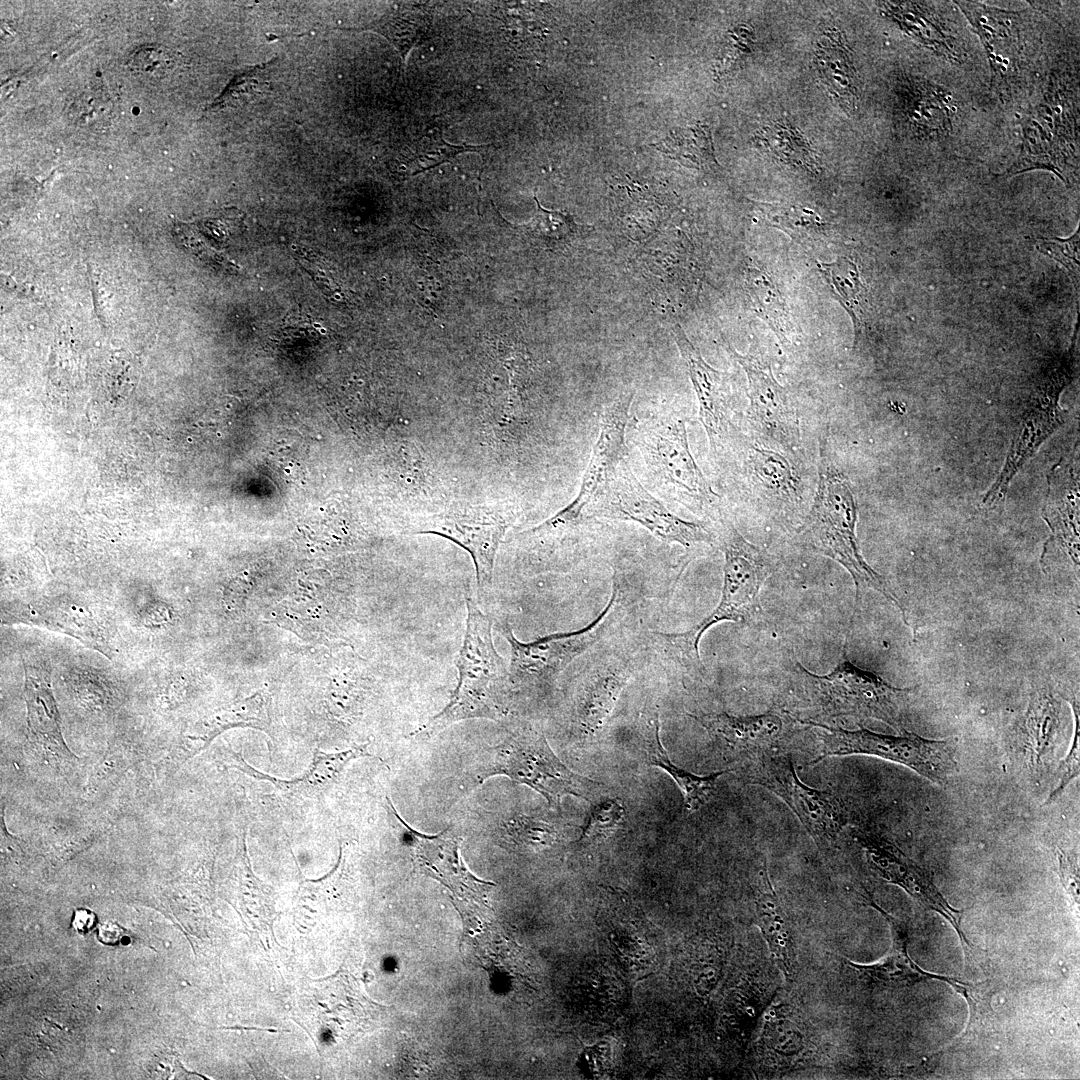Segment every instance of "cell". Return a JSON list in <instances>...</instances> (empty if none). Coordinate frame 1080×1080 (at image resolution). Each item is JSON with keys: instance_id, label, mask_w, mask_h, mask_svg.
I'll return each mask as SVG.
<instances>
[{"instance_id": "4dcf8cb0", "label": "cell", "mask_w": 1080, "mask_h": 1080, "mask_svg": "<svg viewBox=\"0 0 1080 1080\" xmlns=\"http://www.w3.org/2000/svg\"><path fill=\"white\" fill-rule=\"evenodd\" d=\"M815 64L832 98L841 107L854 109L859 98L858 79L852 54L840 31H824L816 45Z\"/></svg>"}, {"instance_id": "52a82bcc", "label": "cell", "mask_w": 1080, "mask_h": 1080, "mask_svg": "<svg viewBox=\"0 0 1080 1080\" xmlns=\"http://www.w3.org/2000/svg\"><path fill=\"white\" fill-rule=\"evenodd\" d=\"M633 442L658 491L691 509L712 507V490L690 450L686 423L678 415H654L635 423Z\"/></svg>"}, {"instance_id": "8fae6325", "label": "cell", "mask_w": 1080, "mask_h": 1080, "mask_svg": "<svg viewBox=\"0 0 1080 1080\" xmlns=\"http://www.w3.org/2000/svg\"><path fill=\"white\" fill-rule=\"evenodd\" d=\"M746 783L759 785L778 796L797 816L818 848L835 846L847 824L844 806L831 791L806 785L792 759L779 751L761 754L734 769Z\"/></svg>"}, {"instance_id": "f6af8a7d", "label": "cell", "mask_w": 1080, "mask_h": 1080, "mask_svg": "<svg viewBox=\"0 0 1080 1080\" xmlns=\"http://www.w3.org/2000/svg\"><path fill=\"white\" fill-rule=\"evenodd\" d=\"M575 226L576 224L567 215L556 211H548L542 208L539 203L537 214L527 224V228L534 235L551 240H560L566 237Z\"/></svg>"}, {"instance_id": "ba28073f", "label": "cell", "mask_w": 1080, "mask_h": 1080, "mask_svg": "<svg viewBox=\"0 0 1080 1080\" xmlns=\"http://www.w3.org/2000/svg\"><path fill=\"white\" fill-rule=\"evenodd\" d=\"M795 720L814 728L821 742L820 753L809 765L830 756L871 755L904 765L938 785H946L957 771L955 739L932 740L906 731L894 736Z\"/></svg>"}, {"instance_id": "681fc988", "label": "cell", "mask_w": 1080, "mask_h": 1080, "mask_svg": "<svg viewBox=\"0 0 1080 1080\" xmlns=\"http://www.w3.org/2000/svg\"><path fill=\"white\" fill-rule=\"evenodd\" d=\"M1058 861L1061 881L1076 902L1079 905V873L1078 867L1073 861H1071L1066 855L1058 851Z\"/></svg>"}, {"instance_id": "4316f807", "label": "cell", "mask_w": 1080, "mask_h": 1080, "mask_svg": "<svg viewBox=\"0 0 1080 1080\" xmlns=\"http://www.w3.org/2000/svg\"><path fill=\"white\" fill-rule=\"evenodd\" d=\"M635 730L648 763L663 769L681 790L686 814L689 815L703 807L712 797L719 777L728 771L696 775L671 762L661 743L659 710L655 704H645L637 719Z\"/></svg>"}, {"instance_id": "7dc6e473", "label": "cell", "mask_w": 1080, "mask_h": 1080, "mask_svg": "<svg viewBox=\"0 0 1080 1080\" xmlns=\"http://www.w3.org/2000/svg\"><path fill=\"white\" fill-rule=\"evenodd\" d=\"M110 112V100L100 90L84 93L75 102V118L85 125L98 126L103 122H107Z\"/></svg>"}, {"instance_id": "f35d334b", "label": "cell", "mask_w": 1080, "mask_h": 1080, "mask_svg": "<svg viewBox=\"0 0 1080 1080\" xmlns=\"http://www.w3.org/2000/svg\"><path fill=\"white\" fill-rule=\"evenodd\" d=\"M474 148L477 147L452 145L444 141L441 133L434 135L430 131L416 142L413 151L407 155L404 161L406 171L408 175H415L447 161L458 153L475 150Z\"/></svg>"}, {"instance_id": "e575fe53", "label": "cell", "mask_w": 1080, "mask_h": 1080, "mask_svg": "<svg viewBox=\"0 0 1080 1080\" xmlns=\"http://www.w3.org/2000/svg\"><path fill=\"white\" fill-rule=\"evenodd\" d=\"M429 17L422 10L400 5L367 25L358 28H331L342 31H371L386 38L404 61L411 49L424 36Z\"/></svg>"}, {"instance_id": "3957f363", "label": "cell", "mask_w": 1080, "mask_h": 1080, "mask_svg": "<svg viewBox=\"0 0 1080 1080\" xmlns=\"http://www.w3.org/2000/svg\"><path fill=\"white\" fill-rule=\"evenodd\" d=\"M466 607V628L456 661L457 687L449 703L420 729L421 733L433 735L467 719L508 717L512 695L509 670L494 646V621L470 597Z\"/></svg>"}, {"instance_id": "b9f144b4", "label": "cell", "mask_w": 1080, "mask_h": 1080, "mask_svg": "<svg viewBox=\"0 0 1080 1080\" xmlns=\"http://www.w3.org/2000/svg\"><path fill=\"white\" fill-rule=\"evenodd\" d=\"M175 54L159 45L142 46L130 54L127 65L135 74L150 79L163 78L176 64Z\"/></svg>"}, {"instance_id": "7402d4cb", "label": "cell", "mask_w": 1080, "mask_h": 1080, "mask_svg": "<svg viewBox=\"0 0 1080 1080\" xmlns=\"http://www.w3.org/2000/svg\"><path fill=\"white\" fill-rule=\"evenodd\" d=\"M672 331L696 393L700 421L712 450L717 451L724 443L730 425L725 376L704 360L679 324H675Z\"/></svg>"}, {"instance_id": "836d02e7", "label": "cell", "mask_w": 1080, "mask_h": 1080, "mask_svg": "<svg viewBox=\"0 0 1080 1080\" xmlns=\"http://www.w3.org/2000/svg\"><path fill=\"white\" fill-rule=\"evenodd\" d=\"M817 266L828 284L833 297L850 315L855 331V342L866 316L867 289L861 280L859 268L847 257H839L832 263L818 262Z\"/></svg>"}, {"instance_id": "83f0119b", "label": "cell", "mask_w": 1080, "mask_h": 1080, "mask_svg": "<svg viewBox=\"0 0 1080 1080\" xmlns=\"http://www.w3.org/2000/svg\"><path fill=\"white\" fill-rule=\"evenodd\" d=\"M234 754L230 767L263 781L270 782L278 790L299 799H315L337 784L350 761L370 756L367 744L356 745L348 750L327 753L316 749L308 770L300 777L283 780L260 772L252 767L240 754Z\"/></svg>"}, {"instance_id": "d6986e66", "label": "cell", "mask_w": 1080, "mask_h": 1080, "mask_svg": "<svg viewBox=\"0 0 1080 1080\" xmlns=\"http://www.w3.org/2000/svg\"><path fill=\"white\" fill-rule=\"evenodd\" d=\"M387 803L401 824L415 866L444 884L453 893L452 901L486 906L487 892L494 884L478 879L467 869L460 856L458 836L449 829L436 835L418 832L398 815L388 798Z\"/></svg>"}, {"instance_id": "484cf974", "label": "cell", "mask_w": 1080, "mask_h": 1080, "mask_svg": "<svg viewBox=\"0 0 1080 1080\" xmlns=\"http://www.w3.org/2000/svg\"><path fill=\"white\" fill-rule=\"evenodd\" d=\"M5 623H25L66 633L91 649L111 657L106 633L88 608L68 602L17 604L4 609Z\"/></svg>"}, {"instance_id": "ab89813d", "label": "cell", "mask_w": 1080, "mask_h": 1080, "mask_svg": "<svg viewBox=\"0 0 1080 1080\" xmlns=\"http://www.w3.org/2000/svg\"><path fill=\"white\" fill-rule=\"evenodd\" d=\"M271 64L272 62H267L252 66L235 75L211 109L242 104L261 94L269 83Z\"/></svg>"}, {"instance_id": "7c38bea8", "label": "cell", "mask_w": 1080, "mask_h": 1080, "mask_svg": "<svg viewBox=\"0 0 1080 1080\" xmlns=\"http://www.w3.org/2000/svg\"><path fill=\"white\" fill-rule=\"evenodd\" d=\"M632 393L621 394L601 414L600 428L577 496L541 524L526 530L534 542H551L584 521V512L610 473L625 458Z\"/></svg>"}, {"instance_id": "f546056e", "label": "cell", "mask_w": 1080, "mask_h": 1080, "mask_svg": "<svg viewBox=\"0 0 1080 1080\" xmlns=\"http://www.w3.org/2000/svg\"><path fill=\"white\" fill-rule=\"evenodd\" d=\"M881 11L927 49L945 59L959 60L956 39L927 2H883Z\"/></svg>"}, {"instance_id": "9c48e42d", "label": "cell", "mask_w": 1080, "mask_h": 1080, "mask_svg": "<svg viewBox=\"0 0 1080 1080\" xmlns=\"http://www.w3.org/2000/svg\"><path fill=\"white\" fill-rule=\"evenodd\" d=\"M591 518L637 523L659 540L686 550L716 543L715 533L707 525L682 519L652 495L635 477L626 458L587 506L584 520Z\"/></svg>"}, {"instance_id": "60d3db41", "label": "cell", "mask_w": 1080, "mask_h": 1080, "mask_svg": "<svg viewBox=\"0 0 1080 1080\" xmlns=\"http://www.w3.org/2000/svg\"><path fill=\"white\" fill-rule=\"evenodd\" d=\"M625 808L618 799H606L593 806L581 833L580 842L592 843L613 835L622 825Z\"/></svg>"}, {"instance_id": "2e32d148", "label": "cell", "mask_w": 1080, "mask_h": 1080, "mask_svg": "<svg viewBox=\"0 0 1080 1080\" xmlns=\"http://www.w3.org/2000/svg\"><path fill=\"white\" fill-rule=\"evenodd\" d=\"M853 837L863 850L867 864L874 874L901 887L922 906L945 917L956 930L967 954L971 944L962 928L964 910L955 909L948 903L934 884L931 873L881 835L857 830Z\"/></svg>"}, {"instance_id": "cb8c5ba5", "label": "cell", "mask_w": 1080, "mask_h": 1080, "mask_svg": "<svg viewBox=\"0 0 1080 1080\" xmlns=\"http://www.w3.org/2000/svg\"><path fill=\"white\" fill-rule=\"evenodd\" d=\"M755 924L767 945L771 960L787 983L798 973L794 932L786 911L771 883L766 861L757 871L752 885Z\"/></svg>"}, {"instance_id": "d590c367", "label": "cell", "mask_w": 1080, "mask_h": 1080, "mask_svg": "<svg viewBox=\"0 0 1080 1080\" xmlns=\"http://www.w3.org/2000/svg\"><path fill=\"white\" fill-rule=\"evenodd\" d=\"M745 288L754 312L771 326L782 343H786L791 324L785 302L772 279L756 268H749Z\"/></svg>"}, {"instance_id": "c3c4849f", "label": "cell", "mask_w": 1080, "mask_h": 1080, "mask_svg": "<svg viewBox=\"0 0 1080 1080\" xmlns=\"http://www.w3.org/2000/svg\"><path fill=\"white\" fill-rule=\"evenodd\" d=\"M1072 706L1075 715V733L1072 746L1070 747L1069 754L1059 767V783L1057 787L1051 792L1047 803H1051L1054 799H1056L1065 789V787L1070 783V781L1077 777L1079 774V713L1078 705H1076L1075 702L1072 703Z\"/></svg>"}, {"instance_id": "bcb514c9", "label": "cell", "mask_w": 1080, "mask_h": 1080, "mask_svg": "<svg viewBox=\"0 0 1080 1080\" xmlns=\"http://www.w3.org/2000/svg\"><path fill=\"white\" fill-rule=\"evenodd\" d=\"M754 42L753 29L748 25H739L730 31L719 60V72L721 74L727 72L732 65L751 53Z\"/></svg>"}, {"instance_id": "ac0fdd59", "label": "cell", "mask_w": 1080, "mask_h": 1080, "mask_svg": "<svg viewBox=\"0 0 1080 1080\" xmlns=\"http://www.w3.org/2000/svg\"><path fill=\"white\" fill-rule=\"evenodd\" d=\"M729 354L742 366L748 379V418L753 427L773 444L784 450L794 449L800 439L797 413L787 392L775 379L771 365L751 348L747 354L738 353L724 340Z\"/></svg>"}, {"instance_id": "816d5d0a", "label": "cell", "mask_w": 1080, "mask_h": 1080, "mask_svg": "<svg viewBox=\"0 0 1080 1080\" xmlns=\"http://www.w3.org/2000/svg\"><path fill=\"white\" fill-rule=\"evenodd\" d=\"M99 940L107 945H116L124 937V930L117 924L107 922L99 928Z\"/></svg>"}, {"instance_id": "d6a6232c", "label": "cell", "mask_w": 1080, "mask_h": 1080, "mask_svg": "<svg viewBox=\"0 0 1080 1080\" xmlns=\"http://www.w3.org/2000/svg\"><path fill=\"white\" fill-rule=\"evenodd\" d=\"M271 724V698L265 691H258L210 715L201 722L193 739L201 742L199 752L225 730L236 727H250L264 731L269 735L271 734Z\"/></svg>"}, {"instance_id": "e0dca14e", "label": "cell", "mask_w": 1080, "mask_h": 1080, "mask_svg": "<svg viewBox=\"0 0 1080 1080\" xmlns=\"http://www.w3.org/2000/svg\"><path fill=\"white\" fill-rule=\"evenodd\" d=\"M817 1037L797 1008L785 1001L771 1004L762 1016L752 1044L758 1070L780 1075L805 1066L816 1055Z\"/></svg>"}, {"instance_id": "8992f818", "label": "cell", "mask_w": 1080, "mask_h": 1080, "mask_svg": "<svg viewBox=\"0 0 1080 1080\" xmlns=\"http://www.w3.org/2000/svg\"><path fill=\"white\" fill-rule=\"evenodd\" d=\"M614 576L613 589L603 610L588 625L552 633L533 641L516 638L508 622L497 623L510 647L511 692L539 694L553 687L560 674L591 647L612 635L621 616V588Z\"/></svg>"}, {"instance_id": "6da1fadb", "label": "cell", "mask_w": 1080, "mask_h": 1080, "mask_svg": "<svg viewBox=\"0 0 1080 1080\" xmlns=\"http://www.w3.org/2000/svg\"><path fill=\"white\" fill-rule=\"evenodd\" d=\"M716 543L724 554L723 587L715 609L684 632L648 633V645L662 666L702 676L706 670L699 654L703 634L722 621L753 623L761 610L760 589L774 570L770 555L749 542L728 521H721L714 531Z\"/></svg>"}, {"instance_id": "ee69618b", "label": "cell", "mask_w": 1080, "mask_h": 1080, "mask_svg": "<svg viewBox=\"0 0 1080 1080\" xmlns=\"http://www.w3.org/2000/svg\"><path fill=\"white\" fill-rule=\"evenodd\" d=\"M1035 247L1041 253L1061 263L1079 283V230L1069 238H1036Z\"/></svg>"}, {"instance_id": "9a60e30c", "label": "cell", "mask_w": 1080, "mask_h": 1080, "mask_svg": "<svg viewBox=\"0 0 1080 1080\" xmlns=\"http://www.w3.org/2000/svg\"><path fill=\"white\" fill-rule=\"evenodd\" d=\"M1074 341L1073 338L1068 358L1063 366L1058 368L1055 375L1049 376L1047 382L1042 384L1027 403L1018 429L1012 438L1005 464L994 484L985 494L984 504L995 505L1005 498L1013 477L1063 422L1064 415L1058 400L1060 392L1070 380Z\"/></svg>"}, {"instance_id": "7a4b0ae2", "label": "cell", "mask_w": 1080, "mask_h": 1080, "mask_svg": "<svg viewBox=\"0 0 1080 1080\" xmlns=\"http://www.w3.org/2000/svg\"><path fill=\"white\" fill-rule=\"evenodd\" d=\"M788 679L793 708L809 714L799 720L816 723L850 717L875 719L902 729V705L914 689L894 687L847 659L826 675L814 674L796 661L789 669Z\"/></svg>"}, {"instance_id": "603a6c76", "label": "cell", "mask_w": 1080, "mask_h": 1080, "mask_svg": "<svg viewBox=\"0 0 1080 1080\" xmlns=\"http://www.w3.org/2000/svg\"><path fill=\"white\" fill-rule=\"evenodd\" d=\"M955 3L979 35L996 81H1009L1018 71L1023 48L1020 14L979 2Z\"/></svg>"}, {"instance_id": "5b68a950", "label": "cell", "mask_w": 1080, "mask_h": 1080, "mask_svg": "<svg viewBox=\"0 0 1080 1080\" xmlns=\"http://www.w3.org/2000/svg\"><path fill=\"white\" fill-rule=\"evenodd\" d=\"M505 737L485 751L477 778L503 775L541 794L550 807L572 795L591 800L600 783L568 768L552 751L545 735L530 722L512 718Z\"/></svg>"}, {"instance_id": "44dd1931", "label": "cell", "mask_w": 1080, "mask_h": 1080, "mask_svg": "<svg viewBox=\"0 0 1080 1080\" xmlns=\"http://www.w3.org/2000/svg\"><path fill=\"white\" fill-rule=\"evenodd\" d=\"M871 905L885 917L889 924L892 940L891 949L885 957L873 964L863 965L843 959L844 964L859 980L871 988H904L935 979L950 984L965 997L969 1007L978 1002L972 994L975 988L972 984L932 974L921 969L908 953L909 930L907 924L891 916L877 904L871 903Z\"/></svg>"}, {"instance_id": "d4e9b609", "label": "cell", "mask_w": 1080, "mask_h": 1080, "mask_svg": "<svg viewBox=\"0 0 1080 1080\" xmlns=\"http://www.w3.org/2000/svg\"><path fill=\"white\" fill-rule=\"evenodd\" d=\"M23 667L29 740L58 757L77 758L62 734L60 713L47 664L42 659L26 657Z\"/></svg>"}, {"instance_id": "74e56055", "label": "cell", "mask_w": 1080, "mask_h": 1080, "mask_svg": "<svg viewBox=\"0 0 1080 1080\" xmlns=\"http://www.w3.org/2000/svg\"><path fill=\"white\" fill-rule=\"evenodd\" d=\"M509 843L523 850H542L560 842L562 833L553 824L529 816L518 815L505 825Z\"/></svg>"}, {"instance_id": "f1b7e54d", "label": "cell", "mask_w": 1080, "mask_h": 1080, "mask_svg": "<svg viewBox=\"0 0 1080 1080\" xmlns=\"http://www.w3.org/2000/svg\"><path fill=\"white\" fill-rule=\"evenodd\" d=\"M901 118L920 138H938L952 129L955 104L946 89L925 79L904 83L898 94Z\"/></svg>"}, {"instance_id": "30bf717a", "label": "cell", "mask_w": 1080, "mask_h": 1080, "mask_svg": "<svg viewBox=\"0 0 1080 1080\" xmlns=\"http://www.w3.org/2000/svg\"><path fill=\"white\" fill-rule=\"evenodd\" d=\"M515 521L509 508L498 503L451 500L413 520V534L443 537L466 550L474 563L478 593L492 591L495 559Z\"/></svg>"}, {"instance_id": "f907efd6", "label": "cell", "mask_w": 1080, "mask_h": 1080, "mask_svg": "<svg viewBox=\"0 0 1080 1080\" xmlns=\"http://www.w3.org/2000/svg\"><path fill=\"white\" fill-rule=\"evenodd\" d=\"M96 921V915L88 909L80 908L74 911L72 923L79 933H88L94 928Z\"/></svg>"}, {"instance_id": "8d00e7d4", "label": "cell", "mask_w": 1080, "mask_h": 1080, "mask_svg": "<svg viewBox=\"0 0 1080 1080\" xmlns=\"http://www.w3.org/2000/svg\"><path fill=\"white\" fill-rule=\"evenodd\" d=\"M663 152L673 155L690 166L704 167L715 162L713 146L707 127L681 130L663 141Z\"/></svg>"}, {"instance_id": "5bb4252c", "label": "cell", "mask_w": 1080, "mask_h": 1080, "mask_svg": "<svg viewBox=\"0 0 1080 1080\" xmlns=\"http://www.w3.org/2000/svg\"><path fill=\"white\" fill-rule=\"evenodd\" d=\"M1060 92L1049 91L1047 100L1039 102L1023 120V144L1018 161L1007 172L1009 175L1032 169H1046L1055 173L1067 185L1069 158L1075 157L1076 122L1074 111L1066 100H1060Z\"/></svg>"}, {"instance_id": "277c9868", "label": "cell", "mask_w": 1080, "mask_h": 1080, "mask_svg": "<svg viewBox=\"0 0 1080 1080\" xmlns=\"http://www.w3.org/2000/svg\"><path fill=\"white\" fill-rule=\"evenodd\" d=\"M857 520L858 507L849 479L830 462L826 453H822L815 497L799 532L801 541L849 572L856 587V603L863 590H877L899 608L907 623L905 610L897 596L860 552Z\"/></svg>"}, {"instance_id": "7bdbcfd3", "label": "cell", "mask_w": 1080, "mask_h": 1080, "mask_svg": "<svg viewBox=\"0 0 1080 1080\" xmlns=\"http://www.w3.org/2000/svg\"><path fill=\"white\" fill-rule=\"evenodd\" d=\"M773 220L777 226L783 228L798 241L819 235L825 226L814 211L798 206L780 210L774 215Z\"/></svg>"}, {"instance_id": "4fadbf2b", "label": "cell", "mask_w": 1080, "mask_h": 1080, "mask_svg": "<svg viewBox=\"0 0 1080 1080\" xmlns=\"http://www.w3.org/2000/svg\"><path fill=\"white\" fill-rule=\"evenodd\" d=\"M640 649L616 643L591 655L577 677L571 723L582 738L600 731L641 664Z\"/></svg>"}, {"instance_id": "1f68e13d", "label": "cell", "mask_w": 1080, "mask_h": 1080, "mask_svg": "<svg viewBox=\"0 0 1080 1080\" xmlns=\"http://www.w3.org/2000/svg\"><path fill=\"white\" fill-rule=\"evenodd\" d=\"M746 471L765 496L794 502L799 494V478L788 459L773 449L752 445L746 452Z\"/></svg>"}, {"instance_id": "ffe728a7", "label": "cell", "mask_w": 1080, "mask_h": 1080, "mask_svg": "<svg viewBox=\"0 0 1080 1080\" xmlns=\"http://www.w3.org/2000/svg\"><path fill=\"white\" fill-rule=\"evenodd\" d=\"M785 716L776 712L751 716H734L726 712L689 714L707 731L723 757L737 765L778 750L786 736Z\"/></svg>"}]
</instances>
